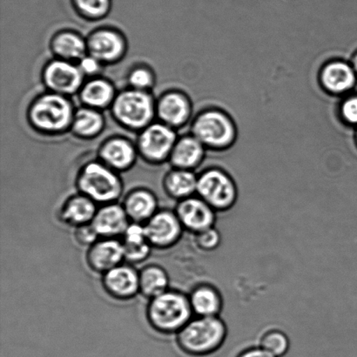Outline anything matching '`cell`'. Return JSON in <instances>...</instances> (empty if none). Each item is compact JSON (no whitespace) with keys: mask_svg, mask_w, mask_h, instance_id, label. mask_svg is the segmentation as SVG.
I'll return each mask as SVG.
<instances>
[{"mask_svg":"<svg viewBox=\"0 0 357 357\" xmlns=\"http://www.w3.org/2000/svg\"><path fill=\"white\" fill-rule=\"evenodd\" d=\"M192 314L188 296L170 289L149 300L146 307L149 326L157 333L165 335H176L192 319Z\"/></svg>","mask_w":357,"mask_h":357,"instance_id":"cell-1","label":"cell"},{"mask_svg":"<svg viewBox=\"0 0 357 357\" xmlns=\"http://www.w3.org/2000/svg\"><path fill=\"white\" fill-rule=\"evenodd\" d=\"M178 349L195 357L213 354L222 347L227 327L219 317H196L176 335Z\"/></svg>","mask_w":357,"mask_h":357,"instance_id":"cell-2","label":"cell"},{"mask_svg":"<svg viewBox=\"0 0 357 357\" xmlns=\"http://www.w3.org/2000/svg\"><path fill=\"white\" fill-rule=\"evenodd\" d=\"M76 185L80 194L99 206L119 202L124 192L123 182L116 171L100 162H90L84 167Z\"/></svg>","mask_w":357,"mask_h":357,"instance_id":"cell-3","label":"cell"},{"mask_svg":"<svg viewBox=\"0 0 357 357\" xmlns=\"http://www.w3.org/2000/svg\"><path fill=\"white\" fill-rule=\"evenodd\" d=\"M31 121L38 129L45 132H61L73 123L71 103L59 93L42 96L31 107Z\"/></svg>","mask_w":357,"mask_h":357,"instance_id":"cell-4","label":"cell"},{"mask_svg":"<svg viewBox=\"0 0 357 357\" xmlns=\"http://www.w3.org/2000/svg\"><path fill=\"white\" fill-rule=\"evenodd\" d=\"M196 195L215 211H227L237 199L234 181L222 171L211 169L198 177Z\"/></svg>","mask_w":357,"mask_h":357,"instance_id":"cell-5","label":"cell"},{"mask_svg":"<svg viewBox=\"0 0 357 357\" xmlns=\"http://www.w3.org/2000/svg\"><path fill=\"white\" fill-rule=\"evenodd\" d=\"M113 110L121 124L135 129L148 126L155 114L151 96L136 89L121 93L114 101Z\"/></svg>","mask_w":357,"mask_h":357,"instance_id":"cell-6","label":"cell"},{"mask_svg":"<svg viewBox=\"0 0 357 357\" xmlns=\"http://www.w3.org/2000/svg\"><path fill=\"white\" fill-rule=\"evenodd\" d=\"M146 239L153 250H167L176 246L184 227L174 210L160 208L144 224Z\"/></svg>","mask_w":357,"mask_h":357,"instance_id":"cell-7","label":"cell"},{"mask_svg":"<svg viewBox=\"0 0 357 357\" xmlns=\"http://www.w3.org/2000/svg\"><path fill=\"white\" fill-rule=\"evenodd\" d=\"M195 137L203 145L225 148L234 138V128L230 119L218 111L206 112L199 115L194 124Z\"/></svg>","mask_w":357,"mask_h":357,"instance_id":"cell-8","label":"cell"},{"mask_svg":"<svg viewBox=\"0 0 357 357\" xmlns=\"http://www.w3.org/2000/svg\"><path fill=\"white\" fill-rule=\"evenodd\" d=\"M101 284L112 299L128 302L139 295V271L125 261L104 274Z\"/></svg>","mask_w":357,"mask_h":357,"instance_id":"cell-9","label":"cell"},{"mask_svg":"<svg viewBox=\"0 0 357 357\" xmlns=\"http://www.w3.org/2000/svg\"><path fill=\"white\" fill-rule=\"evenodd\" d=\"M176 211L184 229L194 234L215 226L216 211L199 196L177 202Z\"/></svg>","mask_w":357,"mask_h":357,"instance_id":"cell-10","label":"cell"},{"mask_svg":"<svg viewBox=\"0 0 357 357\" xmlns=\"http://www.w3.org/2000/svg\"><path fill=\"white\" fill-rule=\"evenodd\" d=\"M176 142V132L169 126L153 124L146 128L139 136V146L146 160L160 162L172 153Z\"/></svg>","mask_w":357,"mask_h":357,"instance_id":"cell-11","label":"cell"},{"mask_svg":"<svg viewBox=\"0 0 357 357\" xmlns=\"http://www.w3.org/2000/svg\"><path fill=\"white\" fill-rule=\"evenodd\" d=\"M86 262L90 271L101 275L123 264L125 254L121 239L100 238L87 248Z\"/></svg>","mask_w":357,"mask_h":357,"instance_id":"cell-12","label":"cell"},{"mask_svg":"<svg viewBox=\"0 0 357 357\" xmlns=\"http://www.w3.org/2000/svg\"><path fill=\"white\" fill-rule=\"evenodd\" d=\"M130 222L121 203L114 202L99 206L91 224L100 238L121 239Z\"/></svg>","mask_w":357,"mask_h":357,"instance_id":"cell-13","label":"cell"},{"mask_svg":"<svg viewBox=\"0 0 357 357\" xmlns=\"http://www.w3.org/2000/svg\"><path fill=\"white\" fill-rule=\"evenodd\" d=\"M44 77L45 84L56 93L71 94L82 86L83 73L68 62L55 61L45 68Z\"/></svg>","mask_w":357,"mask_h":357,"instance_id":"cell-14","label":"cell"},{"mask_svg":"<svg viewBox=\"0 0 357 357\" xmlns=\"http://www.w3.org/2000/svg\"><path fill=\"white\" fill-rule=\"evenodd\" d=\"M98 208L99 205L92 199L78 192L62 203L58 216L65 225L76 229L92 223Z\"/></svg>","mask_w":357,"mask_h":357,"instance_id":"cell-15","label":"cell"},{"mask_svg":"<svg viewBox=\"0 0 357 357\" xmlns=\"http://www.w3.org/2000/svg\"><path fill=\"white\" fill-rule=\"evenodd\" d=\"M131 222L145 224L158 211L159 202L156 195L145 188L132 189L121 202Z\"/></svg>","mask_w":357,"mask_h":357,"instance_id":"cell-16","label":"cell"},{"mask_svg":"<svg viewBox=\"0 0 357 357\" xmlns=\"http://www.w3.org/2000/svg\"><path fill=\"white\" fill-rule=\"evenodd\" d=\"M125 261L129 264H141L148 260L153 248L146 239L144 224L130 222L121 237Z\"/></svg>","mask_w":357,"mask_h":357,"instance_id":"cell-17","label":"cell"},{"mask_svg":"<svg viewBox=\"0 0 357 357\" xmlns=\"http://www.w3.org/2000/svg\"><path fill=\"white\" fill-rule=\"evenodd\" d=\"M87 48L91 56L98 61L112 62L123 54L125 44L120 35L114 31L101 30L91 35Z\"/></svg>","mask_w":357,"mask_h":357,"instance_id":"cell-18","label":"cell"},{"mask_svg":"<svg viewBox=\"0 0 357 357\" xmlns=\"http://www.w3.org/2000/svg\"><path fill=\"white\" fill-rule=\"evenodd\" d=\"M188 297L196 317H218L222 310V297L212 285L196 286Z\"/></svg>","mask_w":357,"mask_h":357,"instance_id":"cell-19","label":"cell"},{"mask_svg":"<svg viewBox=\"0 0 357 357\" xmlns=\"http://www.w3.org/2000/svg\"><path fill=\"white\" fill-rule=\"evenodd\" d=\"M321 82L325 89L333 93H344L357 83V75L352 66L346 62H332L321 73Z\"/></svg>","mask_w":357,"mask_h":357,"instance_id":"cell-20","label":"cell"},{"mask_svg":"<svg viewBox=\"0 0 357 357\" xmlns=\"http://www.w3.org/2000/svg\"><path fill=\"white\" fill-rule=\"evenodd\" d=\"M139 295L146 300L155 298L169 289L170 278L159 264H149L139 271Z\"/></svg>","mask_w":357,"mask_h":357,"instance_id":"cell-21","label":"cell"},{"mask_svg":"<svg viewBox=\"0 0 357 357\" xmlns=\"http://www.w3.org/2000/svg\"><path fill=\"white\" fill-rule=\"evenodd\" d=\"M158 114L169 127H180L188 121L190 115V105L187 98L180 93H171L160 100Z\"/></svg>","mask_w":357,"mask_h":357,"instance_id":"cell-22","label":"cell"},{"mask_svg":"<svg viewBox=\"0 0 357 357\" xmlns=\"http://www.w3.org/2000/svg\"><path fill=\"white\" fill-rule=\"evenodd\" d=\"M104 164L114 171H125L132 166L135 151L132 146L124 139H113L101 149Z\"/></svg>","mask_w":357,"mask_h":357,"instance_id":"cell-23","label":"cell"},{"mask_svg":"<svg viewBox=\"0 0 357 357\" xmlns=\"http://www.w3.org/2000/svg\"><path fill=\"white\" fill-rule=\"evenodd\" d=\"M198 177L190 170L171 171L163 181V188L169 197L177 202L194 196L197 192Z\"/></svg>","mask_w":357,"mask_h":357,"instance_id":"cell-24","label":"cell"},{"mask_svg":"<svg viewBox=\"0 0 357 357\" xmlns=\"http://www.w3.org/2000/svg\"><path fill=\"white\" fill-rule=\"evenodd\" d=\"M203 144L195 137H185L178 142L171 153V162L178 169L190 170L202 162Z\"/></svg>","mask_w":357,"mask_h":357,"instance_id":"cell-25","label":"cell"},{"mask_svg":"<svg viewBox=\"0 0 357 357\" xmlns=\"http://www.w3.org/2000/svg\"><path fill=\"white\" fill-rule=\"evenodd\" d=\"M80 96L83 102L90 107H105L113 100L114 90L110 83L102 79H96L83 87Z\"/></svg>","mask_w":357,"mask_h":357,"instance_id":"cell-26","label":"cell"},{"mask_svg":"<svg viewBox=\"0 0 357 357\" xmlns=\"http://www.w3.org/2000/svg\"><path fill=\"white\" fill-rule=\"evenodd\" d=\"M55 54L64 59H76L85 57L87 44L75 33H64L56 36L52 42Z\"/></svg>","mask_w":357,"mask_h":357,"instance_id":"cell-27","label":"cell"},{"mask_svg":"<svg viewBox=\"0 0 357 357\" xmlns=\"http://www.w3.org/2000/svg\"><path fill=\"white\" fill-rule=\"evenodd\" d=\"M104 126L103 117L96 111L83 108L73 117V129L82 137H91L101 131Z\"/></svg>","mask_w":357,"mask_h":357,"instance_id":"cell-28","label":"cell"},{"mask_svg":"<svg viewBox=\"0 0 357 357\" xmlns=\"http://www.w3.org/2000/svg\"><path fill=\"white\" fill-rule=\"evenodd\" d=\"M260 347L276 357H282L289 351V340L282 331H271L261 337Z\"/></svg>","mask_w":357,"mask_h":357,"instance_id":"cell-29","label":"cell"},{"mask_svg":"<svg viewBox=\"0 0 357 357\" xmlns=\"http://www.w3.org/2000/svg\"><path fill=\"white\" fill-rule=\"evenodd\" d=\"M73 6L83 16L89 19H100L108 12L111 0H72Z\"/></svg>","mask_w":357,"mask_h":357,"instance_id":"cell-30","label":"cell"},{"mask_svg":"<svg viewBox=\"0 0 357 357\" xmlns=\"http://www.w3.org/2000/svg\"><path fill=\"white\" fill-rule=\"evenodd\" d=\"M195 236L196 246L203 251L215 250L218 248L220 243V234L215 229V227L196 234Z\"/></svg>","mask_w":357,"mask_h":357,"instance_id":"cell-31","label":"cell"},{"mask_svg":"<svg viewBox=\"0 0 357 357\" xmlns=\"http://www.w3.org/2000/svg\"><path fill=\"white\" fill-rule=\"evenodd\" d=\"M73 236H75L76 243H78L79 246L86 247L87 248L92 246L93 243H96V241L100 239V236H98L92 224L76 227Z\"/></svg>","mask_w":357,"mask_h":357,"instance_id":"cell-32","label":"cell"},{"mask_svg":"<svg viewBox=\"0 0 357 357\" xmlns=\"http://www.w3.org/2000/svg\"><path fill=\"white\" fill-rule=\"evenodd\" d=\"M129 82L135 89L146 91L153 85V77L149 70L138 68L131 73Z\"/></svg>","mask_w":357,"mask_h":357,"instance_id":"cell-33","label":"cell"},{"mask_svg":"<svg viewBox=\"0 0 357 357\" xmlns=\"http://www.w3.org/2000/svg\"><path fill=\"white\" fill-rule=\"evenodd\" d=\"M342 116L349 124L357 126V96L349 97L342 104Z\"/></svg>","mask_w":357,"mask_h":357,"instance_id":"cell-34","label":"cell"},{"mask_svg":"<svg viewBox=\"0 0 357 357\" xmlns=\"http://www.w3.org/2000/svg\"><path fill=\"white\" fill-rule=\"evenodd\" d=\"M100 61H98L96 58H93V56H90V57H84L82 59V62H80V70H82L83 73H86V75H93V73L99 71L100 69Z\"/></svg>","mask_w":357,"mask_h":357,"instance_id":"cell-35","label":"cell"},{"mask_svg":"<svg viewBox=\"0 0 357 357\" xmlns=\"http://www.w3.org/2000/svg\"><path fill=\"white\" fill-rule=\"evenodd\" d=\"M237 357H276L261 347L248 349Z\"/></svg>","mask_w":357,"mask_h":357,"instance_id":"cell-36","label":"cell"},{"mask_svg":"<svg viewBox=\"0 0 357 357\" xmlns=\"http://www.w3.org/2000/svg\"><path fill=\"white\" fill-rule=\"evenodd\" d=\"M352 66H353V68H354V70L356 73V75H357V52H356V54H355L354 57H353Z\"/></svg>","mask_w":357,"mask_h":357,"instance_id":"cell-37","label":"cell"},{"mask_svg":"<svg viewBox=\"0 0 357 357\" xmlns=\"http://www.w3.org/2000/svg\"><path fill=\"white\" fill-rule=\"evenodd\" d=\"M356 143H357V131L356 132Z\"/></svg>","mask_w":357,"mask_h":357,"instance_id":"cell-38","label":"cell"}]
</instances>
